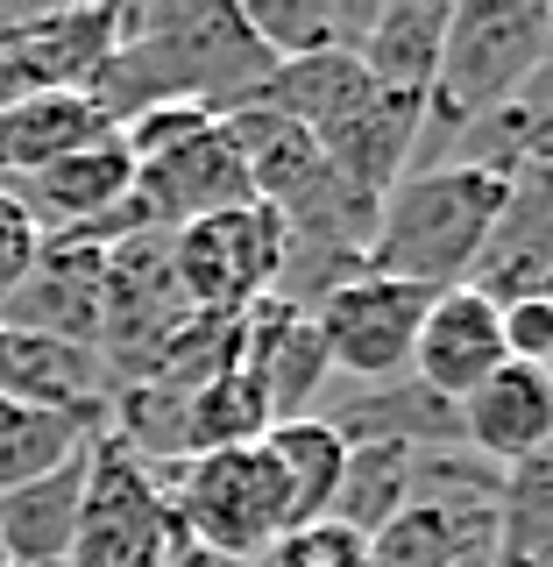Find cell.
Returning <instances> with one entry per match:
<instances>
[{
	"label": "cell",
	"mask_w": 553,
	"mask_h": 567,
	"mask_svg": "<svg viewBox=\"0 0 553 567\" xmlns=\"http://www.w3.org/2000/svg\"><path fill=\"white\" fill-rule=\"evenodd\" d=\"M277 71V58L248 35L242 8L227 0H150L114 8V50L85 93L114 128H129L150 106H206L213 121L256 100V85Z\"/></svg>",
	"instance_id": "6da1fadb"
},
{
	"label": "cell",
	"mask_w": 553,
	"mask_h": 567,
	"mask_svg": "<svg viewBox=\"0 0 553 567\" xmlns=\"http://www.w3.org/2000/svg\"><path fill=\"white\" fill-rule=\"evenodd\" d=\"M504 206V177L483 164H426L404 171L377 206L369 235V270L419 284V291H461L483 256V235Z\"/></svg>",
	"instance_id": "7a4b0ae2"
},
{
	"label": "cell",
	"mask_w": 553,
	"mask_h": 567,
	"mask_svg": "<svg viewBox=\"0 0 553 567\" xmlns=\"http://www.w3.org/2000/svg\"><path fill=\"white\" fill-rule=\"evenodd\" d=\"M553 50V8L546 0H454L448 35H440V64L426 85V135L419 150L469 135L475 121L504 114L532 85V71Z\"/></svg>",
	"instance_id": "3957f363"
},
{
	"label": "cell",
	"mask_w": 553,
	"mask_h": 567,
	"mask_svg": "<svg viewBox=\"0 0 553 567\" xmlns=\"http://www.w3.org/2000/svg\"><path fill=\"white\" fill-rule=\"evenodd\" d=\"M156 489H164V511H171L177 539L206 546V554H227V560H263L284 532H291L284 475H277V461H270L263 440L185 454Z\"/></svg>",
	"instance_id": "277c9868"
},
{
	"label": "cell",
	"mask_w": 553,
	"mask_h": 567,
	"mask_svg": "<svg viewBox=\"0 0 553 567\" xmlns=\"http://www.w3.org/2000/svg\"><path fill=\"white\" fill-rule=\"evenodd\" d=\"M277 262H284V220L270 206H235L171 235V277L192 319H213V327H235L248 306H263L277 284Z\"/></svg>",
	"instance_id": "5b68a950"
},
{
	"label": "cell",
	"mask_w": 553,
	"mask_h": 567,
	"mask_svg": "<svg viewBox=\"0 0 553 567\" xmlns=\"http://www.w3.org/2000/svg\"><path fill=\"white\" fill-rule=\"evenodd\" d=\"M164 554H171L164 489H156L150 461L100 425L93 433V468H85L71 567H164Z\"/></svg>",
	"instance_id": "8992f818"
},
{
	"label": "cell",
	"mask_w": 553,
	"mask_h": 567,
	"mask_svg": "<svg viewBox=\"0 0 553 567\" xmlns=\"http://www.w3.org/2000/svg\"><path fill=\"white\" fill-rule=\"evenodd\" d=\"M440 291H419V284H398V277H348L327 306L313 312L319 327V348H327V369L341 377H362V383H390L412 369V341H419V319Z\"/></svg>",
	"instance_id": "52a82bcc"
},
{
	"label": "cell",
	"mask_w": 553,
	"mask_h": 567,
	"mask_svg": "<svg viewBox=\"0 0 553 567\" xmlns=\"http://www.w3.org/2000/svg\"><path fill=\"white\" fill-rule=\"evenodd\" d=\"M235 206H256V192H248L242 156H235V142L221 135V121L199 128V135H185V142H171V150H156V156H142L135 185H129L135 235H177V227L235 213Z\"/></svg>",
	"instance_id": "ba28073f"
},
{
	"label": "cell",
	"mask_w": 553,
	"mask_h": 567,
	"mask_svg": "<svg viewBox=\"0 0 553 567\" xmlns=\"http://www.w3.org/2000/svg\"><path fill=\"white\" fill-rule=\"evenodd\" d=\"M469 291H483L490 306H553V164L504 177V206L483 235Z\"/></svg>",
	"instance_id": "9c48e42d"
},
{
	"label": "cell",
	"mask_w": 553,
	"mask_h": 567,
	"mask_svg": "<svg viewBox=\"0 0 553 567\" xmlns=\"http://www.w3.org/2000/svg\"><path fill=\"white\" fill-rule=\"evenodd\" d=\"M129 185H135V156L121 150V135H106V142H85V150L58 156V164L29 171L22 185H8V192L29 206V220L43 227V241H79L85 227H100L106 213L129 199Z\"/></svg>",
	"instance_id": "30bf717a"
},
{
	"label": "cell",
	"mask_w": 553,
	"mask_h": 567,
	"mask_svg": "<svg viewBox=\"0 0 553 567\" xmlns=\"http://www.w3.org/2000/svg\"><path fill=\"white\" fill-rule=\"evenodd\" d=\"M454 425H461V447L475 461H490L496 475L519 468L525 454H540L553 440V369L504 362L496 377H483L454 404Z\"/></svg>",
	"instance_id": "8fae6325"
},
{
	"label": "cell",
	"mask_w": 553,
	"mask_h": 567,
	"mask_svg": "<svg viewBox=\"0 0 553 567\" xmlns=\"http://www.w3.org/2000/svg\"><path fill=\"white\" fill-rule=\"evenodd\" d=\"M100 277H106V248L43 241V256L14 284L0 319L22 333H43V341H64V348H93L100 341Z\"/></svg>",
	"instance_id": "7c38bea8"
},
{
	"label": "cell",
	"mask_w": 553,
	"mask_h": 567,
	"mask_svg": "<svg viewBox=\"0 0 553 567\" xmlns=\"http://www.w3.org/2000/svg\"><path fill=\"white\" fill-rule=\"evenodd\" d=\"M511 354H504V333H496V306L483 291H440L419 319V341H412V383L433 390V398L461 404L483 377H496Z\"/></svg>",
	"instance_id": "4fadbf2b"
},
{
	"label": "cell",
	"mask_w": 553,
	"mask_h": 567,
	"mask_svg": "<svg viewBox=\"0 0 553 567\" xmlns=\"http://www.w3.org/2000/svg\"><path fill=\"white\" fill-rule=\"evenodd\" d=\"M85 468H93V440L71 461H58L50 475H35V483L0 489V554H8V567H71Z\"/></svg>",
	"instance_id": "5bb4252c"
},
{
	"label": "cell",
	"mask_w": 553,
	"mask_h": 567,
	"mask_svg": "<svg viewBox=\"0 0 553 567\" xmlns=\"http://www.w3.org/2000/svg\"><path fill=\"white\" fill-rule=\"evenodd\" d=\"M0 398L50 404V412H93L106 419V383L93 348H64L43 333H22L0 319Z\"/></svg>",
	"instance_id": "9a60e30c"
},
{
	"label": "cell",
	"mask_w": 553,
	"mask_h": 567,
	"mask_svg": "<svg viewBox=\"0 0 553 567\" xmlns=\"http://www.w3.org/2000/svg\"><path fill=\"white\" fill-rule=\"evenodd\" d=\"M114 121L100 114L93 93H29L0 106V185H22L29 171L58 164V156L85 150V142H106Z\"/></svg>",
	"instance_id": "2e32d148"
},
{
	"label": "cell",
	"mask_w": 553,
	"mask_h": 567,
	"mask_svg": "<svg viewBox=\"0 0 553 567\" xmlns=\"http://www.w3.org/2000/svg\"><path fill=\"white\" fill-rule=\"evenodd\" d=\"M221 135L235 142L248 192H256V206H270V213H284L319 171H327L319 142L298 128V121H284V114H270V106H256V100H242L235 114H221Z\"/></svg>",
	"instance_id": "e0dca14e"
},
{
	"label": "cell",
	"mask_w": 553,
	"mask_h": 567,
	"mask_svg": "<svg viewBox=\"0 0 553 567\" xmlns=\"http://www.w3.org/2000/svg\"><path fill=\"white\" fill-rule=\"evenodd\" d=\"M448 8L454 0H377L362 43H355V64L383 85V93L426 100L440 64V35H448Z\"/></svg>",
	"instance_id": "ac0fdd59"
},
{
	"label": "cell",
	"mask_w": 553,
	"mask_h": 567,
	"mask_svg": "<svg viewBox=\"0 0 553 567\" xmlns=\"http://www.w3.org/2000/svg\"><path fill=\"white\" fill-rule=\"evenodd\" d=\"M377 14V0H242V22L270 50L277 64L298 58H334V50H355Z\"/></svg>",
	"instance_id": "d6986e66"
},
{
	"label": "cell",
	"mask_w": 553,
	"mask_h": 567,
	"mask_svg": "<svg viewBox=\"0 0 553 567\" xmlns=\"http://www.w3.org/2000/svg\"><path fill=\"white\" fill-rule=\"evenodd\" d=\"M412 483H419V447H404V440H348L341 489H334L327 518L348 525L355 539H377L412 504Z\"/></svg>",
	"instance_id": "ffe728a7"
},
{
	"label": "cell",
	"mask_w": 553,
	"mask_h": 567,
	"mask_svg": "<svg viewBox=\"0 0 553 567\" xmlns=\"http://www.w3.org/2000/svg\"><path fill=\"white\" fill-rule=\"evenodd\" d=\"M490 567H553V440L496 483Z\"/></svg>",
	"instance_id": "44dd1931"
},
{
	"label": "cell",
	"mask_w": 553,
	"mask_h": 567,
	"mask_svg": "<svg viewBox=\"0 0 553 567\" xmlns=\"http://www.w3.org/2000/svg\"><path fill=\"white\" fill-rule=\"evenodd\" d=\"M277 475H284V504H291V525H319L334 511V489H341V461H348V440L334 433L327 419H284L263 433Z\"/></svg>",
	"instance_id": "7402d4cb"
},
{
	"label": "cell",
	"mask_w": 553,
	"mask_h": 567,
	"mask_svg": "<svg viewBox=\"0 0 553 567\" xmlns=\"http://www.w3.org/2000/svg\"><path fill=\"white\" fill-rule=\"evenodd\" d=\"M106 419L93 412H50V404L0 398V489H22L35 475H50L58 461H71Z\"/></svg>",
	"instance_id": "603a6c76"
},
{
	"label": "cell",
	"mask_w": 553,
	"mask_h": 567,
	"mask_svg": "<svg viewBox=\"0 0 553 567\" xmlns=\"http://www.w3.org/2000/svg\"><path fill=\"white\" fill-rule=\"evenodd\" d=\"M256 567H369V539H355V532H348V525H334V518H319V525H291Z\"/></svg>",
	"instance_id": "cb8c5ba5"
},
{
	"label": "cell",
	"mask_w": 553,
	"mask_h": 567,
	"mask_svg": "<svg viewBox=\"0 0 553 567\" xmlns=\"http://www.w3.org/2000/svg\"><path fill=\"white\" fill-rule=\"evenodd\" d=\"M43 256V227L29 220V206L0 185V306L14 298V284L29 277V262Z\"/></svg>",
	"instance_id": "d4e9b609"
},
{
	"label": "cell",
	"mask_w": 553,
	"mask_h": 567,
	"mask_svg": "<svg viewBox=\"0 0 553 567\" xmlns=\"http://www.w3.org/2000/svg\"><path fill=\"white\" fill-rule=\"evenodd\" d=\"M496 333L511 362L553 369V306H496Z\"/></svg>",
	"instance_id": "484cf974"
},
{
	"label": "cell",
	"mask_w": 553,
	"mask_h": 567,
	"mask_svg": "<svg viewBox=\"0 0 553 567\" xmlns=\"http://www.w3.org/2000/svg\"><path fill=\"white\" fill-rule=\"evenodd\" d=\"M164 567H256V560H227V554H206V546H192V539H177L171 532V554Z\"/></svg>",
	"instance_id": "4316f807"
},
{
	"label": "cell",
	"mask_w": 553,
	"mask_h": 567,
	"mask_svg": "<svg viewBox=\"0 0 553 567\" xmlns=\"http://www.w3.org/2000/svg\"><path fill=\"white\" fill-rule=\"evenodd\" d=\"M469 567H490V560H469Z\"/></svg>",
	"instance_id": "83f0119b"
}]
</instances>
